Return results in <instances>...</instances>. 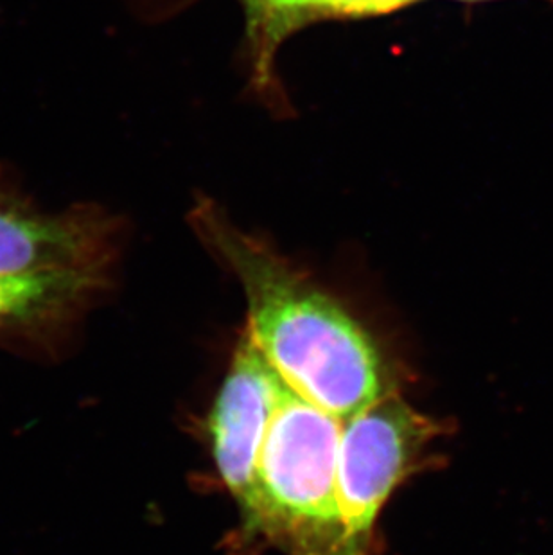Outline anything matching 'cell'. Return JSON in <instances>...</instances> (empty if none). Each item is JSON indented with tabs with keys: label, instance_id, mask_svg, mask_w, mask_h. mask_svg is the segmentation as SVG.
I'll return each mask as SVG.
<instances>
[{
	"label": "cell",
	"instance_id": "5",
	"mask_svg": "<svg viewBox=\"0 0 553 555\" xmlns=\"http://www.w3.org/2000/svg\"><path fill=\"white\" fill-rule=\"evenodd\" d=\"M120 227L95 205L43 212L0 179V278L31 273L112 275Z\"/></svg>",
	"mask_w": 553,
	"mask_h": 555
},
{
	"label": "cell",
	"instance_id": "1",
	"mask_svg": "<svg viewBox=\"0 0 553 555\" xmlns=\"http://www.w3.org/2000/svg\"><path fill=\"white\" fill-rule=\"evenodd\" d=\"M191 227L240 281L245 331L293 392L345 421L399 390V371L376 336L322 284L210 199L194 205Z\"/></svg>",
	"mask_w": 553,
	"mask_h": 555
},
{
	"label": "cell",
	"instance_id": "8",
	"mask_svg": "<svg viewBox=\"0 0 553 555\" xmlns=\"http://www.w3.org/2000/svg\"><path fill=\"white\" fill-rule=\"evenodd\" d=\"M419 0H306L308 22L324 16H371L402 10Z\"/></svg>",
	"mask_w": 553,
	"mask_h": 555
},
{
	"label": "cell",
	"instance_id": "7",
	"mask_svg": "<svg viewBox=\"0 0 553 555\" xmlns=\"http://www.w3.org/2000/svg\"><path fill=\"white\" fill-rule=\"evenodd\" d=\"M252 33L259 38L261 51L275 48L293 27L308 22L306 0H245Z\"/></svg>",
	"mask_w": 553,
	"mask_h": 555
},
{
	"label": "cell",
	"instance_id": "4",
	"mask_svg": "<svg viewBox=\"0 0 553 555\" xmlns=\"http://www.w3.org/2000/svg\"><path fill=\"white\" fill-rule=\"evenodd\" d=\"M286 390L272 363L243 331L207 420L216 472L240 513L232 548L256 521L262 446Z\"/></svg>",
	"mask_w": 553,
	"mask_h": 555
},
{
	"label": "cell",
	"instance_id": "3",
	"mask_svg": "<svg viewBox=\"0 0 553 555\" xmlns=\"http://www.w3.org/2000/svg\"><path fill=\"white\" fill-rule=\"evenodd\" d=\"M446 431L429 415L387 393L342 421L338 496L355 555H376L377 519L391 494L423 469L432 442Z\"/></svg>",
	"mask_w": 553,
	"mask_h": 555
},
{
	"label": "cell",
	"instance_id": "6",
	"mask_svg": "<svg viewBox=\"0 0 553 555\" xmlns=\"http://www.w3.org/2000/svg\"><path fill=\"white\" fill-rule=\"evenodd\" d=\"M103 273L0 278V340L51 347L65 340L111 286Z\"/></svg>",
	"mask_w": 553,
	"mask_h": 555
},
{
	"label": "cell",
	"instance_id": "9",
	"mask_svg": "<svg viewBox=\"0 0 553 555\" xmlns=\"http://www.w3.org/2000/svg\"><path fill=\"white\" fill-rule=\"evenodd\" d=\"M460 2H486V0H460ZM549 2H553V0H549Z\"/></svg>",
	"mask_w": 553,
	"mask_h": 555
},
{
	"label": "cell",
	"instance_id": "2",
	"mask_svg": "<svg viewBox=\"0 0 553 555\" xmlns=\"http://www.w3.org/2000/svg\"><path fill=\"white\" fill-rule=\"evenodd\" d=\"M342 421L287 387L262 446L256 521L237 554L355 555L338 496Z\"/></svg>",
	"mask_w": 553,
	"mask_h": 555
}]
</instances>
